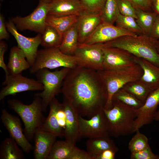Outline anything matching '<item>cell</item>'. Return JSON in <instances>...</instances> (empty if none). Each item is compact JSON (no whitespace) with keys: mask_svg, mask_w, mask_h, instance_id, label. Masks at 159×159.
I'll list each match as a JSON object with an SVG mask.
<instances>
[{"mask_svg":"<svg viewBox=\"0 0 159 159\" xmlns=\"http://www.w3.org/2000/svg\"><path fill=\"white\" fill-rule=\"evenodd\" d=\"M61 92L79 115L89 119L103 109L107 99L98 72L78 65L66 76Z\"/></svg>","mask_w":159,"mask_h":159,"instance_id":"1","label":"cell"},{"mask_svg":"<svg viewBox=\"0 0 159 159\" xmlns=\"http://www.w3.org/2000/svg\"><path fill=\"white\" fill-rule=\"evenodd\" d=\"M106 46L125 50L159 67V54L154 39L145 34L125 36L103 43Z\"/></svg>","mask_w":159,"mask_h":159,"instance_id":"2","label":"cell"},{"mask_svg":"<svg viewBox=\"0 0 159 159\" xmlns=\"http://www.w3.org/2000/svg\"><path fill=\"white\" fill-rule=\"evenodd\" d=\"M111 108L103 109L108 124L110 136L118 138L134 133L135 109L118 101L113 100Z\"/></svg>","mask_w":159,"mask_h":159,"instance_id":"3","label":"cell"},{"mask_svg":"<svg viewBox=\"0 0 159 159\" xmlns=\"http://www.w3.org/2000/svg\"><path fill=\"white\" fill-rule=\"evenodd\" d=\"M35 96L32 103L28 105L16 99H9L7 101L9 107L16 112L23 121L24 132L29 140L34 138L36 132L45 119L42 114L41 99L39 96Z\"/></svg>","mask_w":159,"mask_h":159,"instance_id":"4","label":"cell"},{"mask_svg":"<svg viewBox=\"0 0 159 159\" xmlns=\"http://www.w3.org/2000/svg\"><path fill=\"white\" fill-rule=\"evenodd\" d=\"M106 88L107 99L103 109H109L112 106V98L114 95L126 83L139 80L143 72L140 66L136 64L131 67L116 70L97 71Z\"/></svg>","mask_w":159,"mask_h":159,"instance_id":"5","label":"cell"},{"mask_svg":"<svg viewBox=\"0 0 159 159\" xmlns=\"http://www.w3.org/2000/svg\"><path fill=\"white\" fill-rule=\"evenodd\" d=\"M70 69L63 67L59 70L52 72L48 69L44 68L35 73L37 80L43 87L41 92L35 94L41 99L43 111L46 110L55 96L61 92L63 81Z\"/></svg>","mask_w":159,"mask_h":159,"instance_id":"6","label":"cell"},{"mask_svg":"<svg viewBox=\"0 0 159 159\" xmlns=\"http://www.w3.org/2000/svg\"><path fill=\"white\" fill-rule=\"evenodd\" d=\"M77 65L74 56L63 53L59 47L44 48L38 50L35 61L29 68V72L35 73L44 68L51 69L63 67L72 69Z\"/></svg>","mask_w":159,"mask_h":159,"instance_id":"7","label":"cell"},{"mask_svg":"<svg viewBox=\"0 0 159 159\" xmlns=\"http://www.w3.org/2000/svg\"><path fill=\"white\" fill-rule=\"evenodd\" d=\"M48 11L49 4L39 0L37 6L30 14L24 17L16 16L11 20L19 30H29L42 34L47 25Z\"/></svg>","mask_w":159,"mask_h":159,"instance_id":"8","label":"cell"},{"mask_svg":"<svg viewBox=\"0 0 159 159\" xmlns=\"http://www.w3.org/2000/svg\"><path fill=\"white\" fill-rule=\"evenodd\" d=\"M102 44H79L74 55L77 65L97 71L103 69Z\"/></svg>","mask_w":159,"mask_h":159,"instance_id":"9","label":"cell"},{"mask_svg":"<svg viewBox=\"0 0 159 159\" xmlns=\"http://www.w3.org/2000/svg\"><path fill=\"white\" fill-rule=\"evenodd\" d=\"M78 122L80 138L110 137L108 124L103 109L88 119L79 115Z\"/></svg>","mask_w":159,"mask_h":159,"instance_id":"10","label":"cell"},{"mask_svg":"<svg viewBox=\"0 0 159 159\" xmlns=\"http://www.w3.org/2000/svg\"><path fill=\"white\" fill-rule=\"evenodd\" d=\"M2 85L5 86L0 92V100L6 96L28 91L42 90L43 85L37 80L24 77L21 74H9Z\"/></svg>","mask_w":159,"mask_h":159,"instance_id":"11","label":"cell"},{"mask_svg":"<svg viewBox=\"0 0 159 159\" xmlns=\"http://www.w3.org/2000/svg\"><path fill=\"white\" fill-rule=\"evenodd\" d=\"M104 54L103 68L116 70L128 67L136 64L135 56L127 51L118 48L102 44Z\"/></svg>","mask_w":159,"mask_h":159,"instance_id":"12","label":"cell"},{"mask_svg":"<svg viewBox=\"0 0 159 159\" xmlns=\"http://www.w3.org/2000/svg\"><path fill=\"white\" fill-rule=\"evenodd\" d=\"M1 120L9 132L21 148L27 153L30 152L34 147L25 136L22 129L20 119L9 113L5 109L1 111Z\"/></svg>","mask_w":159,"mask_h":159,"instance_id":"13","label":"cell"},{"mask_svg":"<svg viewBox=\"0 0 159 159\" xmlns=\"http://www.w3.org/2000/svg\"><path fill=\"white\" fill-rule=\"evenodd\" d=\"M6 24L7 31L15 38L18 46L24 52L26 60L32 66L35 61L38 48L41 44L42 34H39L34 37H27L18 32L16 26L11 20H9Z\"/></svg>","mask_w":159,"mask_h":159,"instance_id":"14","label":"cell"},{"mask_svg":"<svg viewBox=\"0 0 159 159\" xmlns=\"http://www.w3.org/2000/svg\"><path fill=\"white\" fill-rule=\"evenodd\" d=\"M137 35L113 24L102 22L85 42L81 44L88 45L104 43L123 36Z\"/></svg>","mask_w":159,"mask_h":159,"instance_id":"15","label":"cell"},{"mask_svg":"<svg viewBox=\"0 0 159 159\" xmlns=\"http://www.w3.org/2000/svg\"><path fill=\"white\" fill-rule=\"evenodd\" d=\"M159 105V87L150 94L142 106L135 109L134 132L143 126L151 124L155 120Z\"/></svg>","mask_w":159,"mask_h":159,"instance_id":"16","label":"cell"},{"mask_svg":"<svg viewBox=\"0 0 159 159\" xmlns=\"http://www.w3.org/2000/svg\"><path fill=\"white\" fill-rule=\"evenodd\" d=\"M102 22L101 14L91 13L84 11L77 16L76 23L79 44L84 42Z\"/></svg>","mask_w":159,"mask_h":159,"instance_id":"17","label":"cell"},{"mask_svg":"<svg viewBox=\"0 0 159 159\" xmlns=\"http://www.w3.org/2000/svg\"><path fill=\"white\" fill-rule=\"evenodd\" d=\"M62 103L66 116V126L64 136L65 140L75 144L80 138L78 122L79 115L64 98Z\"/></svg>","mask_w":159,"mask_h":159,"instance_id":"18","label":"cell"},{"mask_svg":"<svg viewBox=\"0 0 159 159\" xmlns=\"http://www.w3.org/2000/svg\"><path fill=\"white\" fill-rule=\"evenodd\" d=\"M84 11L80 0H53L49 4L48 14L56 16H78Z\"/></svg>","mask_w":159,"mask_h":159,"instance_id":"19","label":"cell"},{"mask_svg":"<svg viewBox=\"0 0 159 159\" xmlns=\"http://www.w3.org/2000/svg\"><path fill=\"white\" fill-rule=\"evenodd\" d=\"M57 136L54 134L38 130L36 132L33 148L35 159H47Z\"/></svg>","mask_w":159,"mask_h":159,"instance_id":"20","label":"cell"},{"mask_svg":"<svg viewBox=\"0 0 159 159\" xmlns=\"http://www.w3.org/2000/svg\"><path fill=\"white\" fill-rule=\"evenodd\" d=\"M136 64L142 68L143 73L139 80L153 92L159 87V67L149 61L135 56Z\"/></svg>","mask_w":159,"mask_h":159,"instance_id":"21","label":"cell"},{"mask_svg":"<svg viewBox=\"0 0 159 159\" xmlns=\"http://www.w3.org/2000/svg\"><path fill=\"white\" fill-rule=\"evenodd\" d=\"M61 104L55 97L52 100L49 105V115L39 130L52 133L57 137L64 136V130L59 125L57 116V112Z\"/></svg>","mask_w":159,"mask_h":159,"instance_id":"22","label":"cell"},{"mask_svg":"<svg viewBox=\"0 0 159 159\" xmlns=\"http://www.w3.org/2000/svg\"><path fill=\"white\" fill-rule=\"evenodd\" d=\"M7 67L9 74L16 75L21 74L31 66L24 52L17 46L11 49Z\"/></svg>","mask_w":159,"mask_h":159,"instance_id":"23","label":"cell"},{"mask_svg":"<svg viewBox=\"0 0 159 159\" xmlns=\"http://www.w3.org/2000/svg\"><path fill=\"white\" fill-rule=\"evenodd\" d=\"M87 151L92 155L93 159L102 151L111 149L117 151L118 149L110 137L90 138L86 143Z\"/></svg>","mask_w":159,"mask_h":159,"instance_id":"24","label":"cell"},{"mask_svg":"<svg viewBox=\"0 0 159 159\" xmlns=\"http://www.w3.org/2000/svg\"><path fill=\"white\" fill-rule=\"evenodd\" d=\"M78 44V34L76 23L63 34L59 48L63 53L74 55Z\"/></svg>","mask_w":159,"mask_h":159,"instance_id":"25","label":"cell"},{"mask_svg":"<svg viewBox=\"0 0 159 159\" xmlns=\"http://www.w3.org/2000/svg\"><path fill=\"white\" fill-rule=\"evenodd\" d=\"M16 141L11 138L2 142L0 148V159H23V152Z\"/></svg>","mask_w":159,"mask_h":159,"instance_id":"26","label":"cell"},{"mask_svg":"<svg viewBox=\"0 0 159 159\" xmlns=\"http://www.w3.org/2000/svg\"><path fill=\"white\" fill-rule=\"evenodd\" d=\"M77 16L76 15L56 16L48 14L46 24L54 27L63 36L65 32L76 23Z\"/></svg>","mask_w":159,"mask_h":159,"instance_id":"27","label":"cell"},{"mask_svg":"<svg viewBox=\"0 0 159 159\" xmlns=\"http://www.w3.org/2000/svg\"><path fill=\"white\" fill-rule=\"evenodd\" d=\"M75 145L66 140L56 141L47 159H69Z\"/></svg>","mask_w":159,"mask_h":159,"instance_id":"28","label":"cell"},{"mask_svg":"<svg viewBox=\"0 0 159 159\" xmlns=\"http://www.w3.org/2000/svg\"><path fill=\"white\" fill-rule=\"evenodd\" d=\"M62 35L52 26L47 25L42 34L40 45L44 48L59 47Z\"/></svg>","mask_w":159,"mask_h":159,"instance_id":"29","label":"cell"},{"mask_svg":"<svg viewBox=\"0 0 159 159\" xmlns=\"http://www.w3.org/2000/svg\"><path fill=\"white\" fill-rule=\"evenodd\" d=\"M137 22L143 31L144 34L150 36L155 21L157 14L135 8Z\"/></svg>","mask_w":159,"mask_h":159,"instance_id":"30","label":"cell"},{"mask_svg":"<svg viewBox=\"0 0 159 159\" xmlns=\"http://www.w3.org/2000/svg\"><path fill=\"white\" fill-rule=\"evenodd\" d=\"M122 88L143 103L152 92L140 80L129 82L125 84Z\"/></svg>","mask_w":159,"mask_h":159,"instance_id":"31","label":"cell"},{"mask_svg":"<svg viewBox=\"0 0 159 159\" xmlns=\"http://www.w3.org/2000/svg\"><path fill=\"white\" fill-rule=\"evenodd\" d=\"M120 14L117 0H106L101 14L102 22L113 24Z\"/></svg>","mask_w":159,"mask_h":159,"instance_id":"32","label":"cell"},{"mask_svg":"<svg viewBox=\"0 0 159 159\" xmlns=\"http://www.w3.org/2000/svg\"><path fill=\"white\" fill-rule=\"evenodd\" d=\"M115 22L116 26L119 27L132 32L138 35L144 34L136 19L132 17L123 15L120 14Z\"/></svg>","mask_w":159,"mask_h":159,"instance_id":"33","label":"cell"},{"mask_svg":"<svg viewBox=\"0 0 159 159\" xmlns=\"http://www.w3.org/2000/svg\"><path fill=\"white\" fill-rule=\"evenodd\" d=\"M113 100L120 101L135 109L139 108L144 103L122 88L114 95Z\"/></svg>","mask_w":159,"mask_h":159,"instance_id":"34","label":"cell"},{"mask_svg":"<svg viewBox=\"0 0 159 159\" xmlns=\"http://www.w3.org/2000/svg\"><path fill=\"white\" fill-rule=\"evenodd\" d=\"M135 132L128 143V148L131 153L142 150L149 146L148 139L145 135L141 133L139 130Z\"/></svg>","mask_w":159,"mask_h":159,"instance_id":"35","label":"cell"},{"mask_svg":"<svg viewBox=\"0 0 159 159\" xmlns=\"http://www.w3.org/2000/svg\"><path fill=\"white\" fill-rule=\"evenodd\" d=\"M106 0H80L85 11L101 14Z\"/></svg>","mask_w":159,"mask_h":159,"instance_id":"36","label":"cell"},{"mask_svg":"<svg viewBox=\"0 0 159 159\" xmlns=\"http://www.w3.org/2000/svg\"><path fill=\"white\" fill-rule=\"evenodd\" d=\"M120 13L121 14L137 18L135 8L127 0H117Z\"/></svg>","mask_w":159,"mask_h":159,"instance_id":"37","label":"cell"},{"mask_svg":"<svg viewBox=\"0 0 159 159\" xmlns=\"http://www.w3.org/2000/svg\"><path fill=\"white\" fill-rule=\"evenodd\" d=\"M131 159H159V155L154 154L150 146L138 152L131 153Z\"/></svg>","mask_w":159,"mask_h":159,"instance_id":"38","label":"cell"},{"mask_svg":"<svg viewBox=\"0 0 159 159\" xmlns=\"http://www.w3.org/2000/svg\"><path fill=\"white\" fill-rule=\"evenodd\" d=\"M135 8H138L146 11H149L152 6L150 0H127Z\"/></svg>","mask_w":159,"mask_h":159,"instance_id":"39","label":"cell"},{"mask_svg":"<svg viewBox=\"0 0 159 159\" xmlns=\"http://www.w3.org/2000/svg\"><path fill=\"white\" fill-rule=\"evenodd\" d=\"M69 159H93L92 155L87 151L75 147Z\"/></svg>","mask_w":159,"mask_h":159,"instance_id":"40","label":"cell"},{"mask_svg":"<svg viewBox=\"0 0 159 159\" xmlns=\"http://www.w3.org/2000/svg\"><path fill=\"white\" fill-rule=\"evenodd\" d=\"M0 67L3 69L5 73V77L9 74L8 72L7 65L5 64L4 59V56L7 47L6 43L4 41L0 40Z\"/></svg>","mask_w":159,"mask_h":159,"instance_id":"41","label":"cell"},{"mask_svg":"<svg viewBox=\"0 0 159 159\" xmlns=\"http://www.w3.org/2000/svg\"><path fill=\"white\" fill-rule=\"evenodd\" d=\"M117 151L111 149L105 150L94 157V159H114Z\"/></svg>","mask_w":159,"mask_h":159,"instance_id":"42","label":"cell"},{"mask_svg":"<svg viewBox=\"0 0 159 159\" xmlns=\"http://www.w3.org/2000/svg\"><path fill=\"white\" fill-rule=\"evenodd\" d=\"M6 24L4 21V16L0 14V40H2L3 39L8 40L9 37V33L6 29Z\"/></svg>","mask_w":159,"mask_h":159,"instance_id":"43","label":"cell"},{"mask_svg":"<svg viewBox=\"0 0 159 159\" xmlns=\"http://www.w3.org/2000/svg\"><path fill=\"white\" fill-rule=\"evenodd\" d=\"M149 37L154 39H159V14H157Z\"/></svg>","mask_w":159,"mask_h":159,"instance_id":"44","label":"cell"},{"mask_svg":"<svg viewBox=\"0 0 159 159\" xmlns=\"http://www.w3.org/2000/svg\"><path fill=\"white\" fill-rule=\"evenodd\" d=\"M152 3L155 12L159 14V0H154Z\"/></svg>","mask_w":159,"mask_h":159,"instance_id":"45","label":"cell"},{"mask_svg":"<svg viewBox=\"0 0 159 159\" xmlns=\"http://www.w3.org/2000/svg\"><path fill=\"white\" fill-rule=\"evenodd\" d=\"M153 39L155 46L159 54V39Z\"/></svg>","mask_w":159,"mask_h":159,"instance_id":"46","label":"cell"},{"mask_svg":"<svg viewBox=\"0 0 159 159\" xmlns=\"http://www.w3.org/2000/svg\"><path fill=\"white\" fill-rule=\"evenodd\" d=\"M155 120L159 121V110L157 112L155 117Z\"/></svg>","mask_w":159,"mask_h":159,"instance_id":"47","label":"cell"},{"mask_svg":"<svg viewBox=\"0 0 159 159\" xmlns=\"http://www.w3.org/2000/svg\"><path fill=\"white\" fill-rule=\"evenodd\" d=\"M49 4L51 3L53 0H39Z\"/></svg>","mask_w":159,"mask_h":159,"instance_id":"48","label":"cell"},{"mask_svg":"<svg viewBox=\"0 0 159 159\" xmlns=\"http://www.w3.org/2000/svg\"><path fill=\"white\" fill-rule=\"evenodd\" d=\"M154 0H150L152 3V2H153V1Z\"/></svg>","mask_w":159,"mask_h":159,"instance_id":"49","label":"cell"}]
</instances>
